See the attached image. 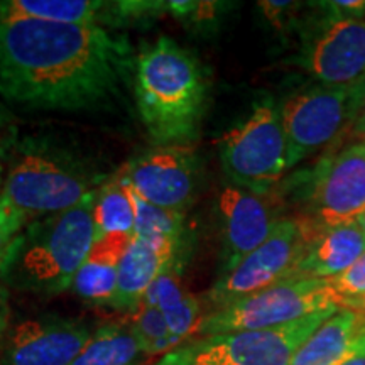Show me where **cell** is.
Returning <instances> with one entry per match:
<instances>
[{"label": "cell", "instance_id": "cell-28", "mask_svg": "<svg viewBox=\"0 0 365 365\" xmlns=\"http://www.w3.org/2000/svg\"><path fill=\"white\" fill-rule=\"evenodd\" d=\"M322 7L336 19H365V0H331Z\"/></svg>", "mask_w": 365, "mask_h": 365}, {"label": "cell", "instance_id": "cell-30", "mask_svg": "<svg viewBox=\"0 0 365 365\" xmlns=\"http://www.w3.org/2000/svg\"><path fill=\"white\" fill-rule=\"evenodd\" d=\"M346 144H352V143H364L365 140V105L362 108V112L359 113L357 120L354 122V125L350 127L349 134L345 137Z\"/></svg>", "mask_w": 365, "mask_h": 365}, {"label": "cell", "instance_id": "cell-25", "mask_svg": "<svg viewBox=\"0 0 365 365\" xmlns=\"http://www.w3.org/2000/svg\"><path fill=\"white\" fill-rule=\"evenodd\" d=\"M330 284L335 293L341 298V307L349 301L360 299L365 296V252L355 261L352 266L339 276L331 277Z\"/></svg>", "mask_w": 365, "mask_h": 365}, {"label": "cell", "instance_id": "cell-11", "mask_svg": "<svg viewBox=\"0 0 365 365\" xmlns=\"http://www.w3.org/2000/svg\"><path fill=\"white\" fill-rule=\"evenodd\" d=\"M319 16L303 34L296 65L327 86L352 85L365 78V19H336L322 2Z\"/></svg>", "mask_w": 365, "mask_h": 365}, {"label": "cell", "instance_id": "cell-4", "mask_svg": "<svg viewBox=\"0 0 365 365\" xmlns=\"http://www.w3.org/2000/svg\"><path fill=\"white\" fill-rule=\"evenodd\" d=\"M97 181L75 158L27 143L9 168L0 200L31 223L85 202L100 188Z\"/></svg>", "mask_w": 365, "mask_h": 365}, {"label": "cell", "instance_id": "cell-35", "mask_svg": "<svg viewBox=\"0 0 365 365\" xmlns=\"http://www.w3.org/2000/svg\"><path fill=\"white\" fill-rule=\"evenodd\" d=\"M355 222H357L359 223V227L360 228H362V230L365 232V212L362 213V215H360L359 218H357V220H355Z\"/></svg>", "mask_w": 365, "mask_h": 365}, {"label": "cell", "instance_id": "cell-34", "mask_svg": "<svg viewBox=\"0 0 365 365\" xmlns=\"http://www.w3.org/2000/svg\"><path fill=\"white\" fill-rule=\"evenodd\" d=\"M2 188H4V164L0 161V195H2Z\"/></svg>", "mask_w": 365, "mask_h": 365}, {"label": "cell", "instance_id": "cell-18", "mask_svg": "<svg viewBox=\"0 0 365 365\" xmlns=\"http://www.w3.org/2000/svg\"><path fill=\"white\" fill-rule=\"evenodd\" d=\"M132 235L113 234L93 242L88 255L76 272L71 291L81 299L100 307H112L117 293L118 271Z\"/></svg>", "mask_w": 365, "mask_h": 365}, {"label": "cell", "instance_id": "cell-5", "mask_svg": "<svg viewBox=\"0 0 365 365\" xmlns=\"http://www.w3.org/2000/svg\"><path fill=\"white\" fill-rule=\"evenodd\" d=\"M340 308L341 298L328 279L291 277L203 314L195 333L207 336L228 331L266 330Z\"/></svg>", "mask_w": 365, "mask_h": 365}, {"label": "cell", "instance_id": "cell-19", "mask_svg": "<svg viewBox=\"0 0 365 365\" xmlns=\"http://www.w3.org/2000/svg\"><path fill=\"white\" fill-rule=\"evenodd\" d=\"M365 252V232L357 222L325 228L309 244L296 277L331 279Z\"/></svg>", "mask_w": 365, "mask_h": 365}, {"label": "cell", "instance_id": "cell-2", "mask_svg": "<svg viewBox=\"0 0 365 365\" xmlns=\"http://www.w3.org/2000/svg\"><path fill=\"white\" fill-rule=\"evenodd\" d=\"M132 75L137 108L150 139L158 145H190L208 100L202 63L163 36L137 54Z\"/></svg>", "mask_w": 365, "mask_h": 365}, {"label": "cell", "instance_id": "cell-9", "mask_svg": "<svg viewBox=\"0 0 365 365\" xmlns=\"http://www.w3.org/2000/svg\"><path fill=\"white\" fill-rule=\"evenodd\" d=\"M317 234L301 217H282L261 247L249 254L234 271L220 276L212 286L207 294L212 312L296 277L299 264Z\"/></svg>", "mask_w": 365, "mask_h": 365}, {"label": "cell", "instance_id": "cell-21", "mask_svg": "<svg viewBox=\"0 0 365 365\" xmlns=\"http://www.w3.org/2000/svg\"><path fill=\"white\" fill-rule=\"evenodd\" d=\"M148 359L130 325L105 323L91 333L71 365H143Z\"/></svg>", "mask_w": 365, "mask_h": 365}, {"label": "cell", "instance_id": "cell-10", "mask_svg": "<svg viewBox=\"0 0 365 365\" xmlns=\"http://www.w3.org/2000/svg\"><path fill=\"white\" fill-rule=\"evenodd\" d=\"M303 212L317 232L355 222L365 212V140L330 150L301 181Z\"/></svg>", "mask_w": 365, "mask_h": 365}, {"label": "cell", "instance_id": "cell-1", "mask_svg": "<svg viewBox=\"0 0 365 365\" xmlns=\"http://www.w3.org/2000/svg\"><path fill=\"white\" fill-rule=\"evenodd\" d=\"M134 63L129 39L107 27L0 21V98L27 110L105 108Z\"/></svg>", "mask_w": 365, "mask_h": 365}, {"label": "cell", "instance_id": "cell-32", "mask_svg": "<svg viewBox=\"0 0 365 365\" xmlns=\"http://www.w3.org/2000/svg\"><path fill=\"white\" fill-rule=\"evenodd\" d=\"M341 308H349V309H354V312H359V313L365 314V296H364V298H360V299L349 301V303H345Z\"/></svg>", "mask_w": 365, "mask_h": 365}, {"label": "cell", "instance_id": "cell-6", "mask_svg": "<svg viewBox=\"0 0 365 365\" xmlns=\"http://www.w3.org/2000/svg\"><path fill=\"white\" fill-rule=\"evenodd\" d=\"M218 153L232 185L254 195L271 193L289 171L279 105L272 98L255 103L247 118L223 134Z\"/></svg>", "mask_w": 365, "mask_h": 365}, {"label": "cell", "instance_id": "cell-16", "mask_svg": "<svg viewBox=\"0 0 365 365\" xmlns=\"http://www.w3.org/2000/svg\"><path fill=\"white\" fill-rule=\"evenodd\" d=\"M365 355V314L340 308L296 350L289 365H341Z\"/></svg>", "mask_w": 365, "mask_h": 365}, {"label": "cell", "instance_id": "cell-13", "mask_svg": "<svg viewBox=\"0 0 365 365\" xmlns=\"http://www.w3.org/2000/svg\"><path fill=\"white\" fill-rule=\"evenodd\" d=\"M91 333L80 319L56 314L21 319L0 341V365H71Z\"/></svg>", "mask_w": 365, "mask_h": 365}, {"label": "cell", "instance_id": "cell-14", "mask_svg": "<svg viewBox=\"0 0 365 365\" xmlns=\"http://www.w3.org/2000/svg\"><path fill=\"white\" fill-rule=\"evenodd\" d=\"M218 212L223 225L222 276L266 242L281 217L264 196L230 185L218 196Z\"/></svg>", "mask_w": 365, "mask_h": 365}, {"label": "cell", "instance_id": "cell-17", "mask_svg": "<svg viewBox=\"0 0 365 365\" xmlns=\"http://www.w3.org/2000/svg\"><path fill=\"white\" fill-rule=\"evenodd\" d=\"M44 21L113 27L120 24L118 2L102 0H0V21Z\"/></svg>", "mask_w": 365, "mask_h": 365}, {"label": "cell", "instance_id": "cell-15", "mask_svg": "<svg viewBox=\"0 0 365 365\" xmlns=\"http://www.w3.org/2000/svg\"><path fill=\"white\" fill-rule=\"evenodd\" d=\"M180 247L181 242L178 240L132 235L118 271L117 293L110 308L134 313L153 282L178 261Z\"/></svg>", "mask_w": 365, "mask_h": 365}, {"label": "cell", "instance_id": "cell-22", "mask_svg": "<svg viewBox=\"0 0 365 365\" xmlns=\"http://www.w3.org/2000/svg\"><path fill=\"white\" fill-rule=\"evenodd\" d=\"M93 225L95 240L113 234L134 235V200L130 188L118 176L98 188L93 203Z\"/></svg>", "mask_w": 365, "mask_h": 365}, {"label": "cell", "instance_id": "cell-24", "mask_svg": "<svg viewBox=\"0 0 365 365\" xmlns=\"http://www.w3.org/2000/svg\"><path fill=\"white\" fill-rule=\"evenodd\" d=\"M130 328L134 330L148 357L171 352L173 349L186 341L173 335L161 309L150 307L148 303H140L139 308L132 313Z\"/></svg>", "mask_w": 365, "mask_h": 365}, {"label": "cell", "instance_id": "cell-29", "mask_svg": "<svg viewBox=\"0 0 365 365\" xmlns=\"http://www.w3.org/2000/svg\"><path fill=\"white\" fill-rule=\"evenodd\" d=\"M9 328H11V304H9V294L7 289L0 284V341Z\"/></svg>", "mask_w": 365, "mask_h": 365}, {"label": "cell", "instance_id": "cell-33", "mask_svg": "<svg viewBox=\"0 0 365 365\" xmlns=\"http://www.w3.org/2000/svg\"><path fill=\"white\" fill-rule=\"evenodd\" d=\"M341 365H365V355H359V357L350 359L349 362L341 364Z\"/></svg>", "mask_w": 365, "mask_h": 365}, {"label": "cell", "instance_id": "cell-31", "mask_svg": "<svg viewBox=\"0 0 365 365\" xmlns=\"http://www.w3.org/2000/svg\"><path fill=\"white\" fill-rule=\"evenodd\" d=\"M9 120H11V113H9L7 108L0 103V135L7 130Z\"/></svg>", "mask_w": 365, "mask_h": 365}, {"label": "cell", "instance_id": "cell-20", "mask_svg": "<svg viewBox=\"0 0 365 365\" xmlns=\"http://www.w3.org/2000/svg\"><path fill=\"white\" fill-rule=\"evenodd\" d=\"M180 267V261L171 264L153 282V286L144 296L143 303L161 309L173 335L186 340V336L195 333L203 314L198 298L182 287Z\"/></svg>", "mask_w": 365, "mask_h": 365}, {"label": "cell", "instance_id": "cell-27", "mask_svg": "<svg viewBox=\"0 0 365 365\" xmlns=\"http://www.w3.org/2000/svg\"><path fill=\"white\" fill-rule=\"evenodd\" d=\"M266 19L276 26L277 29H284L291 22L296 21V14H298L301 4L296 2H259Z\"/></svg>", "mask_w": 365, "mask_h": 365}, {"label": "cell", "instance_id": "cell-12", "mask_svg": "<svg viewBox=\"0 0 365 365\" xmlns=\"http://www.w3.org/2000/svg\"><path fill=\"white\" fill-rule=\"evenodd\" d=\"M118 178L145 202L185 213L198 182L196 154L186 144L156 145L132 159Z\"/></svg>", "mask_w": 365, "mask_h": 365}, {"label": "cell", "instance_id": "cell-7", "mask_svg": "<svg viewBox=\"0 0 365 365\" xmlns=\"http://www.w3.org/2000/svg\"><path fill=\"white\" fill-rule=\"evenodd\" d=\"M365 105V78L352 85H318L296 91L281 105L287 144V168L293 170L336 139L345 140Z\"/></svg>", "mask_w": 365, "mask_h": 365}, {"label": "cell", "instance_id": "cell-23", "mask_svg": "<svg viewBox=\"0 0 365 365\" xmlns=\"http://www.w3.org/2000/svg\"><path fill=\"white\" fill-rule=\"evenodd\" d=\"M135 208L134 235L144 239H168L181 242L185 232V213L171 212L140 198L130 190Z\"/></svg>", "mask_w": 365, "mask_h": 365}, {"label": "cell", "instance_id": "cell-26", "mask_svg": "<svg viewBox=\"0 0 365 365\" xmlns=\"http://www.w3.org/2000/svg\"><path fill=\"white\" fill-rule=\"evenodd\" d=\"M27 225L26 218L21 217L16 210H12L6 202L0 200V264L6 257L9 247Z\"/></svg>", "mask_w": 365, "mask_h": 365}, {"label": "cell", "instance_id": "cell-3", "mask_svg": "<svg viewBox=\"0 0 365 365\" xmlns=\"http://www.w3.org/2000/svg\"><path fill=\"white\" fill-rule=\"evenodd\" d=\"M97 191L66 212L27 223L0 264V279L16 289L39 296L70 291L95 242Z\"/></svg>", "mask_w": 365, "mask_h": 365}, {"label": "cell", "instance_id": "cell-8", "mask_svg": "<svg viewBox=\"0 0 365 365\" xmlns=\"http://www.w3.org/2000/svg\"><path fill=\"white\" fill-rule=\"evenodd\" d=\"M336 312L318 313L266 330L228 331L186 340L164 354L156 365H289L296 350Z\"/></svg>", "mask_w": 365, "mask_h": 365}]
</instances>
